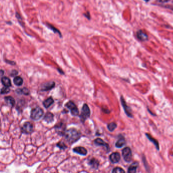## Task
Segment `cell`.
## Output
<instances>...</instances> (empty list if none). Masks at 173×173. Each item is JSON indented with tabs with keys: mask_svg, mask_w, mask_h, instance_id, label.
<instances>
[{
	"mask_svg": "<svg viewBox=\"0 0 173 173\" xmlns=\"http://www.w3.org/2000/svg\"><path fill=\"white\" fill-rule=\"evenodd\" d=\"M63 136H64L66 140L70 144L77 142L80 138L81 133L75 128H70L65 130Z\"/></svg>",
	"mask_w": 173,
	"mask_h": 173,
	"instance_id": "obj_1",
	"label": "cell"
},
{
	"mask_svg": "<svg viewBox=\"0 0 173 173\" xmlns=\"http://www.w3.org/2000/svg\"><path fill=\"white\" fill-rule=\"evenodd\" d=\"M44 111L40 107H36L32 109L31 113V118L34 120H38L43 116Z\"/></svg>",
	"mask_w": 173,
	"mask_h": 173,
	"instance_id": "obj_2",
	"label": "cell"
},
{
	"mask_svg": "<svg viewBox=\"0 0 173 173\" xmlns=\"http://www.w3.org/2000/svg\"><path fill=\"white\" fill-rule=\"evenodd\" d=\"M90 110L86 104H84L83 107L82 108L81 114L80 115L81 120L82 122H84L86 120L90 117Z\"/></svg>",
	"mask_w": 173,
	"mask_h": 173,
	"instance_id": "obj_3",
	"label": "cell"
},
{
	"mask_svg": "<svg viewBox=\"0 0 173 173\" xmlns=\"http://www.w3.org/2000/svg\"><path fill=\"white\" fill-rule=\"evenodd\" d=\"M122 154L123 159L126 163H130L132 161V152L130 147H125L122 151Z\"/></svg>",
	"mask_w": 173,
	"mask_h": 173,
	"instance_id": "obj_4",
	"label": "cell"
},
{
	"mask_svg": "<svg viewBox=\"0 0 173 173\" xmlns=\"http://www.w3.org/2000/svg\"><path fill=\"white\" fill-rule=\"evenodd\" d=\"M65 107L69 109L72 115L77 116L79 114V110L76 105L72 101H69L66 103Z\"/></svg>",
	"mask_w": 173,
	"mask_h": 173,
	"instance_id": "obj_5",
	"label": "cell"
},
{
	"mask_svg": "<svg viewBox=\"0 0 173 173\" xmlns=\"http://www.w3.org/2000/svg\"><path fill=\"white\" fill-rule=\"evenodd\" d=\"M120 101H121V105L123 107V110L125 111V114L128 117H133V115L132 113V109H130V108L129 106L127 105L126 102L122 96H121L120 97Z\"/></svg>",
	"mask_w": 173,
	"mask_h": 173,
	"instance_id": "obj_6",
	"label": "cell"
},
{
	"mask_svg": "<svg viewBox=\"0 0 173 173\" xmlns=\"http://www.w3.org/2000/svg\"><path fill=\"white\" fill-rule=\"evenodd\" d=\"M33 130V125L31 122H26L23 124L21 128V132L26 134H29L32 133Z\"/></svg>",
	"mask_w": 173,
	"mask_h": 173,
	"instance_id": "obj_7",
	"label": "cell"
},
{
	"mask_svg": "<svg viewBox=\"0 0 173 173\" xmlns=\"http://www.w3.org/2000/svg\"><path fill=\"white\" fill-rule=\"evenodd\" d=\"M55 86V82L54 81L48 82L46 83H44L42 85V91H48Z\"/></svg>",
	"mask_w": 173,
	"mask_h": 173,
	"instance_id": "obj_8",
	"label": "cell"
},
{
	"mask_svg": "<svg viewBox=\"0 0 173 173\" xmlns=\"http://www.w3.org/2000/svg\"><path fill=\"white\" fill-rule=\"evenodd\" d=\"M109 159L112 163H117L120 160V155L118 152H114L109 156Z\"/></svg>",
	"mask_w": 173,
	"mask_h": 173,
	"instance_id": "obj_9",
	"label": "cell"
},
{
	"mask_svg": "<svg viewBox=\"0 0 173 173\" xmlns=\"http://www.w3.org/2000/svg\"><path fill=\"white\" fill-rule=\"evenodd\" d=\"M73 151L81 155L85 156L87 154V150L83 147H75L73 149Z\"/></svg>",
	"mask_w": 173,
	"mask_h": 173,
	"instance_id": "obj_10",
	"label": "cell"
},
{
	"mask_svg": "<svg viewBox=\"0 0 173 173\" xmlns=\"http://www.w3.org/2000/svg\"><path fill=\"white\" fill-rule=\"evenodd\" d=\"M94 143H95V144L96 145L104 146V147H106V149H107L108 151L110 150V148H109V145H108L107 143H106V142H104V141L102 139H96L94 141Z\"/></svg>",
	"mask_w": 173,
	"mask_h": 173,
	"instance_id": "obj_11",
	"label": "cell"
},
{
	"mask_svg": "<svg viewBox=\"0 0 173 173\" xmlns=\"http://www.w3.org/2000/svg\"><path fill=\"white\" fill-rule=\"evenodd\" d=\"M145 135L147 139H148L151 142H152L153 144H154V145L156 149H157L158 151H159L160 147H159V143L158 142V140L153 138L150 135H149V133H146Z\"/></svg>",
	"mask_w": 173,
	"mask_h": 173,
	"instance_id": "obj_12",
	"label": "cell"
},
{
	"mask_svg": "<svg viewBox=\"0 0 173 173\" xmlns=\"http://www.w3.org/2000/svg\"><path fill=\"white\" fill-rule=\"evenodd\" d=\"M139 163L138 161H135L131 165L129 166L128 170V173H136L137 172V168L139 166Z\"/></svg>",
	"mask_w": 173,
	"mask_h": 173,
	"instance_id": "obj_13",
	"label": "cell"
},
{
	"mask_svg": "<svg viewBox=\"0 0 173 173\" xmlns=\"http://www.w3.org/2000/svg\"><path fill=\"white\" fill-rule=\"evenodd\" d=\"M126 144V141L125 138L121 137L115 143V146L118 148H121Z\"/></svg>",
	"mask_w": 173,
	"mask_h": 173,
	"instance_id": "obj_14",
	"label": "cell"
},
{
	"mask_svg": "<svg viewBox=\"0 0 173 173\" xmlns=\"http://www.w3.org/2000/svg\"><path fill=\"white\" fill-rule=\"evenodd\" d=\"M88 164H89V166H92V168H93L94 169L97 170L99 168V162L97 159H95V158H92L89 161V162L88 163Z\"/></svg>",
	"mask_w": 173,
	"mask_h": 173,
	"instance_id": "obj_15",
	"label": "cell"
},
{
	"mask_svg": "<svg viewBox=\"0 0 173 173\" xmlns=\"http://www.w3.org/2000/svg\"><path fill=\"white\" fill-rule=\"evenodd\" d=\"M137 35L138 38L142 41H144L148 39V36L147 34L142 31H139L138 32Z\"/></svg>",
	"mask_w": 173,
	"mask_h": 173,
	"instance_id": "obj_16",
	"label": "cell"
},
{
	"mask_svg": "<svg viewBox=\"0 0 173 173\" xmlns=\"http://www.w3.org/2000/svg\"><path fill=\"white\" fill-rule=\"evenodd\" d=\"M4 99H5L6 103L11 107H13L15 104V101L13 97L8 96V97H5Z\"/></svg>",
	"mask_w": 173,
	"mask_h": 173,
	"instance_id": "obj_17",
	"label": "cell"
},
{
	"mask_svg": "<svg viewBox=\"0 0 173 173\" xmlns=\"http://www.w3.org/2000/svg\"><path fill=\"white\" fill-rule=\"evenodd\" d=\"M54 115L52 113L50 112H47L46 113L44 120L47 123H51V122L54 121Z\"/></svg>",
	"mask_w": 173,
	"mask_h": 173,
	"instance_id": "obj_18",
	"label": "cell"
},
{
	"mask_svg": "<svg viewBox=\"0 0 173 173\" xmlns=\"http://www.w3.org/2000/svg\"><path fill=\"white\" fill-rule=\"evenodd\" d=\"M1 82H2L3 85H4L5 86L9 87L11 86V82L9 78L7 77H3L1 78Z\"/></svg>",
	"mask_w": 173,
	"mask_h": 173,
	"instance_id": "obj_19",
	"label": "cell"
},
{
	"mask_svg": "<svg viewBox=\"0 0 173 173\" xmlns=\"http://www.w3.org/2000/svg\"><path fill=\"white\" fill-rule=\"evenodd\" d=\"M54 103V99H52L51 97H49L48 99H46V100H44L43 102V106L45 108L47 109L50 106H51L52 104Z\"/></svg>",
	"mask_w": 173,
	"mask_h": 173,
	"instance_id": "obj_20",
	"label": "cell"
},
{
	"mask_svg": "<svg viewBox=\"0 0 173 173\" xmlns=\"http://www.w3.org/2000/svg\"><path fill=\"white\" fill-rule=\"evenodd\" d=\"M13 82L15 84V85L17 86H21L23 84V78L21 77L16 76L14 78Z\"/></svg>",
	"mask_w": 173,
	"mask_h": 173,
	"instance_id": "obj_21",
	"label": "cell"
},
{
	"mask_svg": "<svg viewBox=\"0 0 173 173\" xmlns=\"http://www.w3.org/2000/svg\"><path fill=\"white\" fill-rule=\"evenodd\" d=\"M16 92L18 94H23L24 95H28L29 94V91L28 88L23 87L22 89H18L16 90Z\"/></svg>",
	"mask_w": 173,
	"mask_h": 173,
	"instance_id": "obj_22",
	"label": "cell"
},
{
	"mask_svg": "<svg viewBox=\"0 0 173 173\" xmlns=\"http://www.w3.org/2000/svg\"><path fill=\"white\" fill-rule=\"evenodd\" d=\"M117 127V125L115 122H111L109 123L107 125V128L110 132H113Z\"/></svg>",
	"mask_w": 173,
	"mask_h": 173,
	"instance_id": "obj_23",
	"label": "cell"
},
{
	"mask_svg": "<svg viewBox=\"0 0 173 173\" xmlns=\"http://www.w3.org/2000/svg\"><path fill=\"white\" fill-rule=\"evenodd\" d=\"M112 172L113 173H125V172L121 168L116 167L113 169Z\"/></svg>",
	"mask_w": 173,
	"mask_h": 173,
	"instance_id": "obj_24",
	"label": "cell"
},
{
	"mask_svg": "<svg viewBox=\"0 0 173 173\" xmlns=\"http://www.w3.org/2000/svg\"><path fill=\"white\" fill-rule=\"evenodd\" d=\"M47 27L49 28V29H51L52 31H54V33H57V34H59V35L61 36V33H60V32L59 31V30L56 29V28H55V27H54L52 25H51V24H48V23H47Z\"/></svg>",
	"mask_w": 173,
	"mask_h": 173,
	"instance_id": "obj_25",
	"label": "cell"
},
{
	"mask_svg": "<svg viewBox=\"0 0 173 173\" xmlns=\"http://www.w3.org/2000/svg\"><path fill=\"white\" fill-rule=\"evenodd\" d=\"M56 146L59 148L61 149H65L67 148V146L64 143L62 142H59V143L56 144Z\"/></svg>",
	"mask_w": 173,
	"mask_h": 173,
	"instance_id": "obj_26",
	"label": "cell"
},
{
	"mask_svg": "<svg viewBox=\"0 0 173 173\" xmlns=\"http://www.w3.org/2000/svg\"><path fill=\"white\" fill-rule=\"evenodd\" d=\"M10 91V89L8 87H4L1 89V94H8L9 93Z\"/></svg>",
	"mask_w": 173,
	"mask_h": 173,
	"instance_id": "obj_27",
	"label": "cell"
},
{
	"mask_svg": "<svg viewBox=\"0 0 173 173\" xmlns=\"http://www.w3.org/2000/svg\"><path fill=\"white\" fill-rule=\"evenodd\" d=\"M143 161L144 163V166L145 167L146 169L147 170V171H148V169L149 170V166H148L147 165H146V164H147V162L146 161V160L145 157V156L143 157Z\"/></svg>",
	"mask_w": 173,
	"mask_h": 173,
	"instance_id": "obj_28",
	"label": "cell"
},
{
	"mask_svg": "<svg viewBox=\"0 0 173 173\" xmlns=\"http://www.w3.org/2000/svg\"><path fill=\"white\" fill-rule=\"evenodd\" d=\"M18 74V72L16 70H13L10 74L11 76H15Z\"/></svg>",
	"mask_w": 173,
	"mask_h": 173,
	"instance_id": "obj_29",
	"label": "cell"
},
{
	"mask_svg": "<svg viewBox=\"0 0 173 173\" xmlns=\"http://www.w3.org/2000/svg\"><path fill=\"white\" fill-rule=\"evenodd\" d=\"M6 62L9 64L11 65H15L16 64L15 62H13V61H8V60H6Z\"/></svg>",
	"mask_w": 173,
	"mask_h": 173,
	"instance_id": "obj_30",
	"label": "cell"
},
{
	"mask_svg": "<svg viewBox=\"0 0 173 173\" xmlns=\"http://www.w3.org/2000/svg\"><path fill=\"white\" fill-rule=\"evenodd\" d=\"M158 1L162 3H165V2H168L169 0H158Z\"/></svg>",
	"mask_w": 173,
	"mask_h": 173,
	"instance_id": "obj_31",
	"label": "cell"
},
{
	"mask_svg": "<svg viewBox=\"0 0 173 173\" xmlns=\"http://www.w3.org/2000/svg\"><path fill=\"white\" fill-rule=\"evenodd\" d=\"M148 111H149V113H150L151 114L153 115H154V116H155V114H153L152 113H151L150 111V110L149 109H148Z\"/></svg>",
	"mask_w": 173,
	"mask_h": 173,
	"instance_id": "obj_32",
	"label": "cell"
},
{
	"mask_svg": "<svg viewBox=\"0 0 173 173\" xmlns=\"http://www.w3.org/2000/svg\"><path fill=\"white\" fill-rule=\"evenodd\" d=\"M4 73V71H3L2 70H1V76H3V74Z\"/></svg>",
	"mask_w": 173,
	"mask_h": 173,
	"instance_id": "obj_33",
	"label": "cell"
}]
</instances>
